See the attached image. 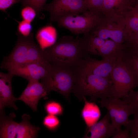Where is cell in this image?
Here are the masks:
<instances>
[{"instance_id": "obj_1", "label": "cell", "mask_w": 138, "mask_h": 138, "mask_svg": "<svg viewBox=\"0 0 138 138\" xmlns=\"http://www.w3.org/2000/svg\"><path fill=\"white\" fill-rule=\"evenodd\" d=\"M83 49H86L85 40L65 36L44 50L53 65L65 67L77 62Z\"/></svg>"}, {"instance_id": "obj_2", "label": "cell", "mask_w": 138, "mask_h": 138, "mask_svg": "<svg viewBox=\"0 0 138 138\" xmlns=\"http://www.w3.org/2000/svg\"><path fill=\"white\" fill-rule=\"evenodd\" d=\"M75 82V93L81 99L83 97L88 96L90 101L95 102L97 99H104L112 97L111 78L80 71Z\"/></svg>"}, {"instance_id": "obj_3", "label": "cell", "mask_w": 138, "mask_h": 138, "mask_svg": "<svg viewBox=\"0 0 138 138\" xmlns=\"http://www.w3.org/2000/svg\"><path fill=\"white\" fill-rule=\"evenodd\" d=\"M104 16L101 12L88 10L82 14L70 15L57 19L60 27L76 34H87L100 21Z\"/></svg>"}, {"instance_id": "obj_4", "label": "cell", "mask_w": 138, "mask_h": 138, "mask_svg": "<svg viewBox=\"0 0 138 138\" xmlns=\"http://www.w3.org/2000/svg\"><path fill=\"white\" fill-rule=\"evenodd\" d=\"M110 75L112 97L122 98L136 87L134 75L122 56L116 60Z\"/></svg>"}, {"instance_id": "obj_5", "label": "cell", "mask_w": 138, "mask_h": 138, "mask_svg": "<svg viewBox=\"0 0 138 138\" xmlns=\"http://www.w3.org/2000/svg\"><path fill=\"white\" fill-rule=\"evenodd\" d=\"M43 84L49 93L54 91L69 100L71 91L74 87L75 79L72 73L65 67L52 66L47 75L41 79Z\"/></svg>"}, {"instance_id": "obj_6", "label": "cell", "mask_w": 138, "mask_h": 138, "mask_svg": "<svg viewBox=\"0 0 138 138\" xmlns=\"http://www.w3.org/2000/svg\"><path fill=\"white\" fill-rule=\"evenodd\" d=\"M93 36L104 39L110 38L123 44L126 31L123 16L104 15L99 23L92 30Z\"/></svg>"}, {"instance_id": "obj_7", "label": "cell", "mask_w": 138, "mask_h": 138, "mask_svg": "<svg viewBox=\"0 0 138 138\" xmlns=\"http://www.w3.org/2000/svg\"><path fill=\"white\" fill-rule=\"evenodd\" d=\"M52 67L48 62L34 61L20 64H12L2 62L1 67L12 73L29 81L39 80L45 77Z\"/></svg>"}, {"instance_id": "obj_8", "label": "cell", "mask_w": 138, "mask_h": 138, "mask_svg": "<svg viewBox=\"0 0 138 138\" xmlns=\"http://www.w3.org/2000/svg\"><path fill=\"white\" fill-rule=\"evenodd\" d=\"M101 107L106 108L110 116L111 123L116 130L121 129L123 125L128 126L129 117L133 114L131 107L124 100L112 97L104 99L96 100Z\"/></svg>"}, {"instance_id": "obj_9", "label": "cell", "mask_w": 138, "mask_h": 138, "mask_svg": "<svg viewBox=\"0 0 138 138\" xmlns=\"http://www.w3.org/2000/svg\"><path fill=\"white\" fill-rule=\"evenodd\" d=\"M43 10L49 13L51 22L63 16L83 13L89 10L84 0H53L45 5Z\"/></svg>"}, {"instance_id": "obj_10", "label": "cell", "mask_w": 138, "mask_h": 138, "mask_svg": "<svg viewBox=\"0 0 138 138\" xmlns=\"http://www.w3.org/2000/svg\"><path fill=\"white\" fill-rule=\"evenodd\" d=\"M17 35L18 39L15 46L10 54L4 57L3 62L12 64L29 62L32 45L34 41L33 34L27 37Z\"/></svg>"}, {"instance_id": "obj_11", "label": "cell", "mask_w": 138, "mask_h": 138, "mask_svg": "<svg viewBox=\"0 0 138 138\" xmlns=\"http://www.w3.org/2000/svg\"><path fill=\"white\" fill-rule=\"evenodd\" d=\"M48 93L43 84L39 80H31L28 84L17 100L22 101L34 111L37 110V105L39 100L46 98Z\"/></svg>"}, {"instance_id": "obj_12", "label": "cell", "mask_w": 138, "mask_h": 138, "mask_svg": "<svg viewBox=\"0 0 138 138\" xmlns=\"http://www.w3.org/2000/svg\"><path fill=\"white\" fill-rule=\"evenodd\" d=\"M117 59L99 60L88 58L84 61L80 71L104 77L111 78L110 74Z\"/></svg>"}, {"instance_id": "obj_13", "label": "cell", "mask_w": 138, "mask_h": 138, "mask_svg": "<svg viewBox=\"0 0 138 138\" xmlns=\"http://www.w3.org/2000/svg\"><path fill=\"white\" fill-rule=\"evenodd\" d=\"M14 76L12 73H0V110L3 111L6 107H10L17 110L18 108L15 102L17 98L14 96L12 85V80Z\"/></svg>"}, {"instance_id": "obj_14", "label": "cell", "mask_w": 138, "mask_h": 138, "mask_svg": "<svg viewBox=\"0 0 138 138\" xmlns=\"http://www.w3.org/2000/svg\"><path fill=\"white\" fill-rule=\"evenodd\" d=\"M108 111L103 118L88 128L84 136L86 138H108L112 137L116 129L110 122Z\"/></svg>"}, {"instance_id": "obj_15", "label": "cell", "mask_w": 138, "mask_h": 138, "mask_svg": "<svg viewBox=\"0 0 138 138\" xmlns=\"http://www.w3.org/2000/svg\"><path fill=\"white\" fill-rule=\"evenodd\" d=\"M133 6L130 0H103L101 12L104 15L123 16Z\"/></svg>"}, {"instance_id": "obj_16", "label": "cell", "mask_w": 138, "mask_h": 138, "mask_svg": "<svg viewBox=\"0 0 138 138\" xmlns=\"http://www.w3.org/2000/svg\"><path fill=\"white\" fill-rule=\"evenodd\" d=\"M82 99L84 104L81 114L87 128L97 122L101 116V112L95 102L88 101L84 96Z\"/></svg>"}, {"instance_id": "obj_17", "label": "cell", "mask_w": 138, "mask_h": 138, "mask_svg": "<svg viewBox=\"0 0 138 138\" xmlns=\"http://www.w3.org/2000/svg\"><path fill=\"white\" fill-rule=\"evenodd\" d=\"M57 36L55 28L49 25L40 28L36 33V37L40 47L44 50L55 43Z\"/></svg>"}, {"instance_id": "obj_18", "label": "cell", "mask_w": 138, "mask_h": 138, "mask_svg": "<svg viewBox=\"0 0 138 138\" xmlns=\"http://www.w3.org/2000/svg\"><path fill=\"white\" fill-rule=\"evenodd\" d=\"M22 121L17 123L16 128V138H33L36 137L40 128L34 126L30 123L29 115L23 114L22 117Z\"/></svg>"}, {"instance_id": "obj_19", "label": "cell", "mask_w": 138, "mask_h": 138, "mask_svg": "<svg viewBox=\"0 0 138 138\" xmlns=\"http://www.w3.org/2000/svg\"><path fill=\"white\" fill-rule=\"evenodd\" d=\"M1 112L0 137L2 138H16V128L17 122L14 121V119L16 115L11 113L8 116Z\"/></svg>"}, {"instance_id": "obj_20", "label": "cell", "mask_w": 138, "mask_h": 138, "mask_svg": "<svg viewBox=\"0 0 138 138\" xmlns=\"http://www.w3.org/2000/svg\"><path fill=\"white\" fill-rule=\"evenodd\" d=\"M123 16L126 29L132 32H138V5H134Z\"/></svg>"}, {"instance_id": "obj_21", "label": "cell", "mask_w": 138, "mask_h": 138, "mask_svg": "<svg viewBox=\"0 0 138 138\" xmlns=\"http://www.w3.org/2000/svg\"><path fill=\"white\" fill-rule=\"evenodd\" d=\"M122 57L132 72L135 78L136 86L138 87V55L126 49Z\"/></svg>"}, {"instance_id": "obj_22", "label": "cell", "mask_w": 138, "mask_h": 138, "mask_svg": "<svg viewBox=\"0 0 138 138\" xmlns=\"http://www.w3.org/2000/svg\"><path fill=\"white\" fill-rule=\"evenodd\" d=\"M124 44L130 48L129 50L138 55V32H133L126 30Z\"/></svg>"}, {"instance_id": "obj_23", "label": "cell", "mask_w": 138, "mask_h": 138, "mask_svg": "<svg viewBox=\"0 0 138 138\" xmlns=\"http://www.w3.org/2000/svg\"><path fill=\"white\" fill-rule=\"evenodd\" d=\"M122 98L132 109L133 115L135 112L138 111V90H131Z\"/></svg>"}, {"instance_id": "obj_24", "label": "cell", "mask_w": 138, "mask_h": 138, "mask_svg": "<svg viewBox=\"0 0 138 138\" xmlns=\"http://www.w3.org/2000/svg\"><path fill=\"white\" fill-rule=\"evenodd\" d=\"M44 108L48 114L56 116L63 114L64 109L62 105L59 102L54 101H50L45 104Z\"/></svg>"}, {"instance_id": "obj_25", "label": "cell", "mask_w": 138, "mask_h": 138, "mask_svg": "<svg viewBox=\"0 0 138 138\" xmlns=\"http://www.w3.org/2000/svg\"><path fill=\"white\" fill-rule=\"evenodd\" d=\"M60 121L56 116L48 114L44 118L42 124L44 126L50 131H54L58 128Z\"/></svg>"}, {"instance_id": "obj_26", "label": "cell", "mask_w": 138, "mask_h": 138, "mask_svg": "<svg viewBox=\"0 0 138 138\" xmlns=\"http://www.w3.org/2000/svg\"><path fill=\"white\" fill-rule=\"evenodd\" d=\"M22 18L31 23L35 17L37 13L35 9L29 6H25L22 8L20 13Z\"/></svg>"}, {"instance_id": "obj_27", "label": "cell", "mask_w": 138, "mask_h": 138, "mask_svg": "<svg viewBox=\"0 0 138 138\" xmlns=\"http://www.w3.org/2000/svg\"><path fill=\"white\" fill-rule=\"evenodd\" d=\"M18 23L17 34L27 37L32 33V26L31 23L24 20L18 22Z\"/></svg>"}, {"instance_id": "obj_28", "label": "cell", "mask_w": 138, "mask_h": 138, "mask_svg": "<svg viewBox=\"0 0 138 138\" xmlns=\"http://www.w3.org/2000/svg\"><path fill=\"white\" fill-rule=\"evenodd\" d=\"M46 0H21L23 6H29L34 8L37 15H39L45 6Z\"/></svg>"}, {"instance_id": "obj_29", "label": "cell", "mask_w": 138, "mask_h": 138, "mask_svg": "<svg viewBox=\"0 0 138 138\" xmlns=\"http://www.w3.org/2000/svg\"><path fill=\"white\" fill-rule=\"evenodd\" d=\"M133 119L130 120L129 126L130 129V137L138 138V111L133 114Z\"/></svg>"}, {"instance_id": "obj_30", "label": "cell", "mask_w": 138, "mask_h": 138, "mask_svg": "<svg viewBox=\"0 0 138 138\" xmlns=\"http://www.w3.org/2000/svg\"><path fill=\"white\" fill-rule=\"evenodd\" d=\"M84 0L87 5L89 10L101 12L103 0Z\"/></svg>"}, {"instance_id": "obj_31", "label": "cell", "mask_w": 138, "mask_h": 138, "mask_svg": "<svg viewBox=\"0 0 138 138\" xmlns=\"http://www.w3.org/2000/svg\"><path fill=\"white\" fill-rule=\"evenodd\" d=\"M112 138H129L130 137V128L128 125L125 128L121 130H116L112 137Z\"/></svg>"}, {"instance_id": "obj_32", "label": "cell", "mask_w": 138, "mask_h": 138, "mask_svg": "<svg viewBox=\"0 0 138 138\" xmlns=\"http://www.w3.org/2000/svg\"><path fill=\"white\" fill-rule=\"evenodd\" d=\"M21 0H0V9L6 12L8 8L13 5L20 1Z\"/></svg>"}, {"instance_id": "obj_33", "label": "cell", "mask_w": 138, "mask_h": 138, "mask_svg": "<svg viewBox=\"0 0 138 138\" xmlns=\"http://www.w3.org/2000/svg\"><path fill=\"white\" fill-rule=\"evenodd\" d=\"M130 1L134 6L135 5H138V0H130Z\"/></svg>"}]
</instances>
